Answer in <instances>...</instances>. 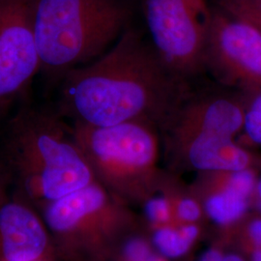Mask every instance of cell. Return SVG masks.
<instances>
[{
	"label": "cell",
	"mask_w": 261,
	"mask_h": 261,
	"mask_svg": "<svg viewBox=\"0 0 261 261\" xmlns=\"http://www.w3.org/2000/svg\"><path fill=\"white\" fill-rule=\"evenodd\" d=\"M134 0H33L42 74L62 80L102 56L132 25Z\"/></svg>",
	"instance_id": "3957f363"
},
{
	"label": "cell",
	"mask_w": 261,
	"mask_h": 261,
	"mask_svg": "<svg viewBox=\"0 0 261 261\" xmlns=\"http://www.w3.org/2000/svg\"><path fill=\"white\" fill-rule=\"evenodd\" d=\"M152 252L146 239L133 236L122 242L112 261H147Z\"/></svg>",
	"instance_id": "e0dca14e"
},
{
	"label": "cell",
	"mask_w": 261,
	"mask_h": 261,
	"mask_svg": "<svg viewBox=\"0 0 261 261\" xmlns=\"http://www.w3.org/2000/svg\"><path fill=\"white\" fill-rule=\"evenodd\" d=\"M235 229L237 244L249 260L261 261V218H252Z\"/></svg>",
	"instance_id": "4fadbf2b"
},
{
	"label": "cell",
	"mask_w": 261,
	"mask_h": 261,
	"mask_svg": "<svg viewBox=\"0 0 261 261\" xmlns=\"http://www.w3.org/2000/svg\"><path fill=\"white\" fill-rule=\"evenodd\" d=\"M149 41L182 82L205 70L213 9L208 0H141Z\"/></svg>",
	"instance_id": "8992f818"
},
{
	"label": "cell",
	"mask_w": 261,
	"mask_h": 261,
	"mask_svg": "<svg viewBox=\"0 0 261 261\" xmlns=\"http://www.w3.org/2000/svg\"><path fill=\"white\" fill-rule=\"evenodd\" d=\"M163 129L179 158L201 172L252 168L250 152L234 141L238 127L232 113L224 106H189Z\"/></svg>",
	"instance_id": "52a82bcc"
},
{
	"label": "cell",
	"mask_w": 261,
	"mask_h": 261,
	"mask_svg": "<svg viewBox=\"0 0 261 261\" xmlns=\"http://www.w3.org/2000/svg\"><path fill=\"white\" fill-rule=\"evenodd\" d=\"M218 6L245 21H261V0H218Z\"/></svg>",
	"instance_id": "2e32d148"
},
{
	"label": "cell",
	"mask_w": 261,
	"mask_h": 261,
	"mask_svg": "<svg viewBox=\"0 0 261 261\" xmlns=\"http://www.w3.org/2000/svg\"><path fill=\"white\" fill-rule=\"evenodd\" d=\"M40 72L33 0H0V117Z\"/></svg>",
	"instance_id": "9c48e42d"
},
{
	"label": "cell",
	"mask_w": 261,
	"mask_h": 261,
	"mask_svg": "<svg viewBox=\"0 0 261 261\" xmlns=\"http://www.w3.org/2000/svg\"><path fill=\"white\" fill-rule=\"evenodd\" d=\"M176 224H196L202 216V208L195 196H172Z\"/></svg>",
	"instance_id": "ac0fdd59"
},
{
	"label": "cell",
	"mask_w": 261,
	"mask_h": 261,
	"mask_svg": "<svg viewBox=\"0 0 261 261\" xmlns=\"http://www.w3.org/2000/svg\"><path fill=\"white\" fill-rule=\"evenodd\" d=\"M223 261H247L242 255L238 253H227L224 254V260Z\"/></svg>",
	"instance_id": "7402d4cb"
},
{
	"label": "cell",
	"mask_w": 261,
	"mask_h": 261,
	"mask_svg": "<svg viewBox=\"0 0 261 261\" xmlns=\"http://www.w3.org/2000/svg\"><path fill=\"white\" fill-rule=\"evenodd\" d=\"M112 261H113V260H112Z\"/></svg>",
	"instance_id": "484cf974"
},
{
	"label": "cell",
	"mask_w": 261,
	"mask_h": 261,
	"mask_svg": "<svg viewBox=\"0 0 261 261\" xmlns=\"http://www.w3.org/2000/svg\"><path fill=\"white\" fill-rule=\"evenodd\" d=\"M247 94L261 92V32L218 7L213 9L205 70Z\"/></svg>",
	"instance_id": "ba28073f"
},
{
	"label": "cell",
	"mask_w": 261,
	"mask_h": 261,
	"mask_svg": "<svg viewBox=\"0 0 261 261\" xmlns=\"http://www.w3.org/2000/svg\"><path fill=\"white\" fill-rule=\"evenodd\" d=\"M248 22V21H247ZM249 23H251L252 24L254 28H257L259 31L261 32V21H255V22H249Z\"/></svg>",
	"instance_id": "cb8c5ba5"
},
{
	"label": "cell",
	"mask_w": 261,
	"mask_h": 261,
	"mask_svg": "<svg viewBox=\"0 0 261 261\" xmlns=\"http://www.w3.org/2000/svg\"><path fill=\"white\" fill-rule=\"evenodd\" d=\"M154 229L153 243L161 254L168 258L184 255L199 235V227L196 224L168 225Z\"/></svg>",
	"instance_id": "7c38bea8"
},
{
	"label": "cell",
	"mask_w": 261,
	"mask_h": 261,
	"mask_svg": "<svg viewBox=\"0 0 261 261\" xmlns=\"http://www.w3.org/2000/svg\"><path fill=\"white\" fill-rule=\"evenodd\" d=\"M4 147L21 195L42 207L96 181L57 112L21 109L8 124Z\"/></svg>",
	"instance_id": "7a4b0ae2"
},
{
	"label": "cell",
	"mask_w": 261,
	"mask_h": 261,
	"mask_svg": "<svg viewBox=\"0 0 261 261\" xmlns=\"http://www.w3.org/2000/svg\"><path fill=\"white\" fill-rule=\"evenodd\" d=\"M7 200V196L5 194V190L3 186V178H2V172L0 168V206L2 205Z\"/></svg>",
	"instance_id": "44dd1931"
},
{
	"label": "cell",
	"mask_w": 261,
	"mask_h": 261,
	"mask_svg": "<svg viewBox=\"0 0 261 261\" xmlns=\"http://www.w3.org/2000/svg\"><path fill=\"white\" fill-rule=\"evenodd\" d=\"M71 129L96 180L123 202L145 201L161 187L155 125L136 121L92 127L75 123Z\"/></svg>",
	"instance_id": "5b68a950"
},
{
	"label": "cell",
	"mask_w": 261,
	"mask_h": 261,
	"mask_svg": "<svg viewBox=\"0 0 261 261\" xmlns=\"http://www.w3.org/2000/svg\"><path fill=\"white\" fill-rule=\"evenodd\" d=\"M57 258L42 216L25 200L7 199L0 206V261Z\"/></svg>",
	"instance_id": "30bf717a"
},
{
	"label": "cell",
	"mask_w": 261,
	"mask_h": 261,
	"mask_svg": "<svg viewBox=\"0 0 261 261\" xmlns=\"http://www.w3.org/2000/svg\"><path fill=\"white\" fill-rule=\"evenodd\" d=\"M243 130L253 143L261 145V92L247 94Z\"/></svg>",
	"instance_id": "9a60e30c"
},
{
	"label": "cell",
	"mask_w": 261,
	"mask_h": 261,
	"mask_svg": "<svg viewBox=\"0 0 261 261\" xmlns=\"http://www.w3.org/2000/svg\"><path fill=\"white\" fill-rule=\"evenodd\" d=\"M168 257L164 256L163 254L161 253H156V252H152V254L150 255L149 258L147 259V261H168L167 259Z\"/></svg>",
	"instance_id": "603a6c76"
},
{
	"label": "cell",
	"mask_w": 261,
	"mask_h": 261,
	"mask_svg": "<svg viewBox=\"0 0 261 261\" xmlns=\"http://www.w3.org/2000/svg\"><path fill=\"white\" fill-rule=\"evenodd\" d=\"M125 204L96 180L43 206L57 259L112 261L134 224Z\"/></svg>",
	"instance_id": "277c9868"
},
{
	"label": "cell",
	"mask_w": 261,
	"mask_h": 261,
	"mask_svg": "<svg viewBox=\"0 0 261 261\" xmlns=\"http://www.w3.org/2000/svg\"><path fill=\"white\" fill-rule=\"evenodd\" d=\"M196 193L202 198L208 217L225 228L241 222L252 199L213 172L201 173Z\"/></svg>",
	"instance_id": "8fae6325"
},
{
	"label": "cell",
	"mask_w": 261,
	"mask_h": 261,
	"mask_svg": "<svg viewBox=\"0 0 261 261\" xmlns=\"http://www.w3.org/2000/svg\"><path fill=\"white\" fill-rule=\"evenodd\" d=\"M186 93L185 83L130 25L102 56L63 76L57 113L92 127L140 121L162 128Z\"/></svg>",
	"instance_id": "6da1fadb"
},
{
	"label": "cell",
	"mask_w": 261,
	"mask_h": 261,
	"mask_svg": "<svg viewBox=\"0 0 261 261\" xmlns=\"http://www.w3.org/2000/svg\"><path fill=\"white\" fill-rule=\"evenodd\" d=\"M35 261H60L59 259H57V258H46V259H40V260H35Z\"/></svg>",
	"instance_id": "d4e9b609"
},
{
	"label": "cell",
	"mask_w": 261,
	"mask_h": 261,
	"mask_svg": "<svg viewBox=\"0 0 261 261\" xmlns=\"http://www.w3.org/2000/svg\"><path fill=\"white\" fill-rule=\"evenodd\" d=\"M252 199L255 201L256 205L258 206V208L261 210V178L259 180H257Z\"/></svg>",
	"instance_id": "ffe728a7"
},
{
	"label": "cell",
	"mask_w": 261,
	"mask_h": 261,
	"mask_svg": "<svg viewBox=\"0 0 261 261\" xmlns=\"http://www.w3.org/2000/svg\"><path fill=\"white\" fill-rule=\"evenodd\" d=\"M145 212L154 228L177 225L171 195L150 196L145 201Z\"/></svg>",
	"instance_id": "5bb4252c"
},
{
	"label": "cell",
	"mask_w": 261,
	"mask_h": 261,
	"mask_svg": "<svg viewBox=\"0 0 261 261\" xmlns=\"http://www.w3.org/2000/svg\"><path fill=\"white\" fill-rule=\"evenodd\" d=\"M224 257V252L219 248H212L203 253L200 261H223Z\"/></svg>",
	"instance_id": "d6986e66"
}]
</instances>
